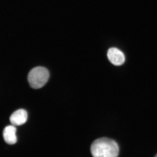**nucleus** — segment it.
Instances as JSON below:
<instances>
[{
    "label": "nucleus",
    "instance_id": "2",
    "mask_svg": "<svg viewBox=\"0 0 157 157\" xmlns=\"http://www.w3.org/2000/svg\"><path fill=\"white\" fill-rule=\"evenodd\" d=\"M49 72L46 68L38 67L30 71L28 79L31 87L38 89L43 87L48 81Z\"/></svg>",
    "mask_w": 157,
    "mask_h": 157
},
{
    "label": "nucleus",
    "instance_id": "1",
    "mask_svg": "<svg viewBox=\"0 0 157 157\" xmlns=\"http://www.w3.org/2000/svg\"><path fill=\"white\" fill-rule=\"evenodd\" d=\"M90 151L93 157H118L119 147L115 140L102 137L93 142Z\"/></svg>",
    "mask_w": 157,
    "mask_h": 157
},
{
    "label": "nucleus",
    "instance_id": "4",
    "mask_svg": "<svg viewBox=\"0 0 157 157\" xmlns=\"http://www.w3.org/2000/svg\"><path fill=\"white\" fill-rule=\"evenodd\" d=\"M27 118V111L24 109H19L11 114L10 117V121L13 125L20 126L25 123Z\"/></svg>",
    "mask_w": 157,
    "mask_h": 157
},
{
    "label": "nucleus",
    "instance_id": "3",
    "mask_svg": "<svg viewBox=\"0 0 157 157\" xmlns=\"http://www.w3.org/2000/svg\"><path fill=\"white\" fill-rule=\"evenodd\" d=\"M107 57L111 63L116 66L123 64L125 60L124 53L116 48H109L107 52Z\"/></svg>",
    "mask_w": 157,
    "mask_h": 157
},
{
    "label": "nucleus",
    "instance_id": "5",
    "mask_svg": "<svg viewBox=\"0 0 157 157\" xmlns=\"http://www.w3.org/2000/svg\"><path fill=\"white\" fill-rule=\"evenodd\" d=\"M16 132V128L13 125L8 126L5 128L3 131V137L6 143L14 144L17 142Z\"/></svg>",
    "mask_w": 157,
    "mask_h": 157
},
{
    "label": "nucleus",
    "instance_id": "6",
    "mask_svg": "<svg viewBox=\"0 0 157 157\" xmlns=\"http://www.w3.org/2000/svg\"><path fill=\"white\" fill-rule=\"evenodd\" d=\"M155 157H157V154L155 156Z\"/></svg>",
    "mask_w": 157,
    "mask_h": 157
}]
</instances>
